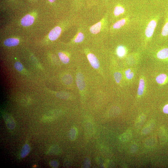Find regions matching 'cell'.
<instances>
[{
    "instance_id": "1",
    "label": "cell",
    "mask_w": 168,
    "mask_h": 168,
    "mask_svg": "<svg viewBox=\"0 0 168 168\" xmlns=\"http://www.w3.org/2000/svg\"><path fill=\"white\" fill-rule=\"evenodd\" d=\"M157 24V22L155 20H152L149 22L145 32L147 38H150L152 36Z\"/></svg>"
},
{
    "instance_id": "20",
    "label": "cell",
    "mask_w": 168,
    "mask_h": 168,
    "mask_svg": "<svg viewBox=\"0 0 168 168\" xmlns=\"http://www.w3.org/2000/svg\"><path fill=\"white\" fill-rule=\"evenodd\" d=\"M117 53L119 57L123 56L125 53V50L124 48L122 46H119L117 48Z\"/></svg>"
},
{
    "instance_id": "7",
    "label": "cell",
    "mask_w": 168,
    "mask_h": 168,
    "mask_svg": "<svg viewBox=\"0 0 168 168\" xmlns=\"http://www.w3.org/2000/svg\"><path fill=\"white\" fill-rule=\"evenodd\" d=\"M77 86L79 89L80 90H83L86 87V83L82 74L80 73L78 74L76 80Z\"/></svg>"
},
{
    "instance_id": "11",
    "label": "cell",
    "mask_w": 168,
    "mask_h": 168,
    "mask_svg": "<svg viewBox=\"0 0 168 168\" xmlns=\"http://www.w3.org/2000/svg\"><path fill=\"white\" fill-rule=\"evenodd\" d=\"M78 130L75 127L72 128L69 130L68 137L69 139L71 141H74L76 139L78 136Z\"/></svg>"
},
{
    "instance_id": "13",
    "label": "cell",
    "mask_w": 168,
    "mask_h": 168,
    "mask_svg": "<svg viewBox=\"0 0 168 168\" xmlns=\"http://www.w3.org/2000/svg\"><path fill=\"white\" fill-rule=\"evenodd\" d=\"M31 150V148L28 144H26L22 147L21 151V157L24 158L27 156Z\"/></svg>"
},
{
    "instance_id": "15",
    "label": "cell",
    "mask_w": 168,
    "mask_h": 168,
    "mask_svg": "<svg viewBox=\"0 0 168 168\" xmlns=\"http://www.w3.org/2000/svg\"><path fill=\"white\" fill-rule=\"evenodd\" d=\"M58 55L61 61L63 63L66 64L69 63L70 59L65 54L62 52H59L58 53Z\"/></svg>"
},
{
    "instance_id": "2",
    "label": "cell",
    "mask_w": 168,
    "mask_h": 168,
    "mask_svg": "<svg viewBox=\"0 0 168 168\" xmlns=\"http://www.w3.org/2000/svg\"><path fill=\"white\" fill-rule=\"evenodd\" d=\"M60 114L58 112H53L50 114L44 116L41 119L44 122H49L56 120L59 116Z\"/></svg>"
},
{
    "instance_id": "30",
    "label": "cell",
    "mask_w": 168,
    "mask_h": 168,
    "mask_svg": "<svg viewBox=\"0 0 168 168\" xmlns=\"http://www.w3.org/2000/svg\"><path fill=\"white\" fill-rule=\"evenodd\" d=\"M144 118L142 119H141V118H140L137 122V124H139L140 125L142 124V123L144 122Z\"/></svg>"
},
{
    "instance_id": "9",
    "label": "cell",
    "mask_w": 168,
    "mask_h": 168,
    "mask_svg": "<svg viewBox=\"0 0 168 168\" xmlns=\"http://www.w3.org/2000/svg\"><path fill=\"white\" fill-rule=\"evenodd\" d=\"M62 151L60 148L57 145H54L50 147L46 152L48 155H58L61 154Z\"/></svg>"
},
{
    "instance_id": "17",
    "label": "cell",
    "mask_w": 168,
    "mask_h": 168,
    "mask_svg": "<svg viewBox=\"0 0 168 168\" xmlns=\"http://www.w3.org/2000/svg\"><path fill=\"white\" fill-rule=\"evenodd\" d=\"M126 21V20L123 19L117 22L113 25V28L115 29L120 28L125 24Z\"/></svg>"
},
{
    "instance_id": "3",
    "label": "cell",
    "mask_w": 168,
    "mask_h": 168,
    "mask_svg": "<svg viewBox=\"0 0 168 168\" xmlns=\"http://www.w3.org/2000/svg\"><path fill=\"white\" fill-rule=\"evenodd\" d=\"M62 29L59 27H56L50 31L49 34V39L51 40L57 39L61 34Z\"/></svg>"
},
{
    "instance_id": "6",
    "label": "cell",
    "mask_w": 168,
    "mask_h": 168,
    "mask_svg": "<svg viewBox=\"0 0 168 168\" xmlns=\"http://www.w3.org/2000/svg\"><path fill=\"white\" fill-rule=\"evenodd\" d=\"M87 57L92 67L95 69H98L100 66V63L96 57L94 55L90 53L88 55Z\"/></svg>"
},
{
    "instance_id": "29",
    "label": "cell",
    "mask_w": 168,
    "mask_h": 168,
    "mask_svg": "<svg viewBox=\"0 0 168 168\" xmlns=\"http://www.w3.org/2000/svg\"><path fill=\"white\" fill-rule=\"evenodd\" d=\"M163 112L165 113L168 114V104L164 106L163 108Z\"/></svg>"
},
{
    "instance_id": "14",
    "label": "cell",
    "mask_w": 168,
    "mask_h": 168,
    "mask_svg": "<svg viewBox=\"0 0 168 168\" xmlns=\"http://www.w3.org/2000/svg\"><path fill=\"white\" fill-rule=\"evenodd\" d=\"M145 86V82L143 79H141L140 81L139 85L138 91L139 96L142 95L144 93Z\"/></svg>"
},
{
    "instance_id": "31",
    "label": "cell",
    "mask_w": 168,
    "mask_h": 168,
    "mask_svg": "<svg viewBox=\"0 0 168 168\" xmlns=\"http://www.w3.org/2000/svg\"><path fill=\"white\" fill-rule=\"evenodd\" d=\"M29 1H31V2L34 3L38 2L39 1V0H29Z\"/></svg>"
},
{
    "instance_id": "22",
    "label": "cell",
    "mask_w": 168,
    "mask_h": 168,
    "mask_svg": "<svg viewBox=\"0 0 168 168\" xmlns=\"http://www.w3.org/2000/svg\"><path fill=\"white\" fill-rule=\"evenodd\" d=\"M85 38V36L81 32H80L77 37L75 39L74 41L76 43H81Z\"/></svg>"
},
{
    "instance_id": "12",
    "label": "cell",
    "mask_w": 168,
    "mask_h": 168,
    "mask_svg": "<svg viewBox=\"0 0 168 168\" xmlns=\"http://www.w3.org/2000/svg\"><path fill=\"white\" fill-rule=\"evenodd\" d=\"M102 23L99 22L92 26L90 28V32L93 34L99 33L101 28Z\"/></svg>"
},
{
    "instance_id": "19",
    "label": "cell",
    "mask_w": 168,
    "mask_h": 168,
    "mask_svg": "<svg viewBox=\"0 0 168 168\" xmlns=\"http://www.w3.org/2000/svg\"><path fill=\"white\" fill-rule=\"evenodd\" d=\"M86 125V131L87 134H89L91 135L94 132V126L93 124L91 123H87Z\"/></svg>"
},
{
    "instance_id": "16",
    "label": "cell",
    "mask_w": 168,
    "mask_h": 168,
    "mask_svg": "<svg viewBox=\"0 0 168 168\" xmlns=\"http://www.w3.org/2000/svg\"><path fill=\"white\" fill-rule=\"evenodd\" d=\"M131 136V134L129 131L126 132L120 136V140L122 141H127Z\"/></svg>"
},
{
    "instance_id": "23",
    "label": "cell",
    "mask_w": 168,
    "mask_h": 168,
    "mask_svg": "<svg viewBox=\"0 0 168 168\" xmlns=\"http://www.w3.org/2000/svg\"><path fill=\"white\" fill-rule=\"evenodd\" d=\"M114 77L116 82L117 83H119L122 79V74L120 72H116L114 74Z\"/></svg>"
},
{
    "instance_id": "24",
    "label": "cell",
    "mask_w": 168,
    "mask_h": 168,
    "mask_svg": "<svg viewBox=\"0 0 168 168\" xmlns=\"http://www.w3.org/2000/svg\"><path fill=\"white\" fill-rule=\"evenodd\" d=\"M14 66L16 69L20 72H21L23 69V65L20 62H16L14 64Z\"/></svg>"
},
{
    "instance_id": "8",
    "label": "cell",
    "mask_w": 168,
    "mask_h": 168,
    "mask_svg": "<svg viewBox=\"0 0 168 168\" xmlns=\"http://www.w3.org/2000/svg\"><path fill=\"white\" fill-rule=\"evenodd\" d=\"M156 81L159 85H165L168 82V75L166 73L160 74L156 78Z\"/></svg>"
},
{
    "instance_id": "28",
    "label": "cell",
    "mask_w": 168,
    "mask_h": 168,
    "mask_svg": "<svg viewBox=\"0 0 168 168\" xmlns=\"http://www.w3.org/2000/svg\"><path fill=\"white\" fill-rule=\"evenodd\" d=\"M50 165L53 168H57L58 166V163L55 160H53L50 162Z\"/></svg>"
},
{
    "instance_id": "5",
    "label": "cell",
    "mask_w": 168,
    "mask_h": 168,
    "mask_svg": "<svg viewBox=\"0 0 168 168\" xmlns=\"http://www.w3.org/2000/svg\"><path fill=\"white\" fill-rule=\"evenodd\" d=\"M34 18L30 14L25 16L21 20V24L22 26L28 27L31 26L34 22Z\"/></svg>"
},
{
    "instance_id": "21",
    "label": "cell",
    "mask_w": 168,
    "mask_h": 168,
    "mask_svg": "<svg viewBox=\"0 0 168 168\" xmlns=\"http://www.w3.org/2000/svg\"><path fill=\"white\" fill-rule=\"evenodd\" d=\"M63 81L67 85H70L72 82V78L70 75H66L63 78Z\"/></svg>"
},
{
    "instance_id": "4",
    "label": "cell",
    "mask_w": 168,
    "mask_h": 168,
    "mask_svg": "<svg viewBox=\"0 0 168 168\" xmlns=\"http://www.w3.org/2000/svg\"><path fill=\"white\" fill-rule=\"evenodd\" d=\"M4 120L8 129L13 130L16 127L15 122L13 118L8 115H5L4 117Z\"/></svg>"
},
{
    "instance_id": "18",
    "label": "cell",
    "mask_w": 168,
    "mask_h": 168,
    "mask_svg": "<svg viewBox=\"0 0 168 168\" xmlns=\"http://www.w3.org/2000/svg\"><path fill=\"white\" fill-rule=\"evenodd\" d=\"M124 8L120 6H117L115 7L114 10V14L116 16H118L124 13Z\"/></svg>"
},
{
    "instance_id": "26",
    "label": "cell",
    "mask_w": 168,
    "mask_h": 168,
    "mask_svg": "<svg viewBox=\"0 0 168 168\" xmlns=\"http://www.w3.org/2000/svg\"><path fill=\"white\" fill-rule=\"evenodd\" d=\"M126 76L128 79H131L134 77V74L131 72V70L128 69L125 72Z\"/></svg>"
},
{
    "instance_id": "25",
    "label": "cell",
    "mask_w": 168,
    "mask_h": 168,
    "mask_svg": "<svg viewBox=\"0 0 168 168\" xmlns=\"http://www.w3.org/2000/svg\"><path fill=\"white\" fill-rule=\"evenodd\" d=\"M91 166V161L88 158H86L84 160L82 167L84 168H89Z\"/></svg>"
},
{
    "instance_id": "10",
    "label": "cell",
    "mask_w": 168,
    "mask_h": 168,
    "mask_svg": "<svg viewBox=\"0 0 168 168\" xmlns=\"http://www.w3.org/2000/svg\"><path fill=\"white\" fill-rule=\"evenodd\" d=\"M20 43L19 39L15 38H8L4 42V45L8 47H11L18 45Z\"/></svg>"
},
{
    "instance_id": "27",
    "label": "cell",
    "mask_w": 168,
    "mask_h": 168,
    "mask_svg": "<svg viewBox=\"0 0 168 168\" xmlns=\"http://www.w3.org/2000/svg\"><path fill=\"white\" fill-rule=\"evenodd\" d=\"M152 127H153V126L152 123H149V124L147 125L145 128L143 129V132H144H144V134H146L149 132L150 130L152 129Z\"/></svg>"
}]
</instances>
